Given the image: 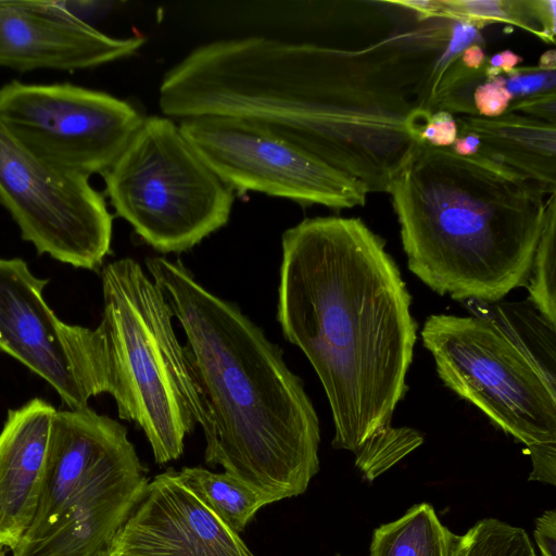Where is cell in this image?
Listing matches in <instances>:
<instances>
[{
    "label": "cell",
    "mask_w": 556,
    "mask_h": 556,
    "mask_svg": "<svg viewBox=\"0 0 556 556\" xmlns=\"http://www.w3.org/2000/svg\"><path fill=\"white\" fill-rule=\"evenodd\" d=\"M452 25L388 1L350 43L215 40L163 75L159 106L179 121L252 122L361 181L368 193L388 192L421 144L432 113L431 75Z\"/></svg>",
    "instance_id": "cell-1"
},
{
    "label": "cell",
    "mask_w": 556,
    "mask_h": 556,
    "mask_svg": "<svg viewBox=\"0 0 556 556\" xmlns=\"http://www.w3.org/2000/svg\"><path fill=\"white\" fill-rule=\"evenodd\" d=\"M281 248L277 320L321 382L332 447L352 452L372 481L422 443L392 426L417 339L412 296L384 240L359 218H305Z\"/></svg>",
    "instance_id": "cell-2"
},
{
    "label": "cell",
    "mask_w": 556,
    "mask_h": 556,
    "mask_svg": "<svg viewBox=\"0 0 556 556\" xmlns=\"http://www.w3.org/2000/svg\"><path fill=\"white\" fill-rule=\"evenodd\" d=\"M146 266L185 331L213 422L204 459L276 502L303 494L319 470L320 428L282 350L238 306L162 256Z\"/></svg>",
    "instance_id": "cell-3"
},
{
    "label": "cell",
    "mask_w": 556,
    "mask_h": 556,
    "mask_svg": "<svg viewBox=\"0 0 556 556\" xmlns=\"http://www.w3.org/2000/svg\"><path fill=\"white\" fill-rule=\"evenodd\" d=\"M388 192L407 266L432 291L491 304L527 286L546 211L540 186L421 143Z\"/></svg>",
    "instance_id": "cell-4"
},
{
    "label": "cell",
    "mask_w": 556,
    "mask_h": 556,
    "mask_svg": "<svg viewBox=\"0 0 556 556\" xmlns=\"http://www.w3.org/2000/svg\"><path fill=\"white\" fill-rule=\"evenodd\" d=\"M101 281L103 313L97 330L118 416L142 429L156 464L178 459L194 426L207 443L213 422L173 328V313L155 282L130 257L106 264Z\"/></svg>",
    "instance_id": "cell-5"
},
{
    "label": "cell",
    "mask_w": 556,
    "mask_h": 556,
    "mask_svg": "<svg viewBox=\"0 0 556 556\" xmlns=\"http://www.w3.org/2000/svg\"><path fill=\"white\" fill-rule=\"evenodd\" d=\"M421 339L443 383L525 444L529 481L555 485V383L486 317L430 315Z\"/></svg>",
    "instance_id": "cell-6"
},
{
    "label": "cell",
    "mask_w": 556,
    "mask_h": 556,
    "mask_svg": "<svg viewBox=\"0 0 556 556\" xmlns=\"http://www.w3.org/2000/svg\"><path fill=\"white\" fill-rule=\"evenodd\" d=\"M115 213L154 250H190L227 224L233 191L206 165L172 118L144 117L102 174Z\"/></svg>",
    "instance_id": "cell-7"
},
{
    "label": "cell",
    "mask_w": 556,
    "mask_h": 556,
    "mask_svg": "<svg viewBox=\"0 0 556 556\" xmlns=\"http://www.w3.org/2000/svg\"><path fill=\"white\" fill-rule=\"evenodd\" d=\"M0 204L39 255L96 270L111 252L113 216L89 178L45 162L1 121Z\"/></svg>",
    "instance_id": "cell-8"
},
{
    "label": "cell",
    "mask_w": 556,
    "mask_h": 556,
    "mask_svg": "<svg viewBox=\"0 0 556 556\" xmlns=\"http://www.w3.org/2000/svg\"><path fill=\"white\" fill-rule=\"evenodd\" d=\"M143 118L127 101L68 83L0 88L8 130L45 162L88 178L115 163Z\"/></svg>",
    "instance_id": "cell-9"
},
{
    "label": "cell",
    "mask_w": 556,
    "mask_h": 556,
    "mask_svg": "<svg viewBox=\"0 0 556 556\" xmlns=\"http://www.w3.org/2000/svg\"><path fill=\"white\" fill-rule=\"evenodd\" d=\"M179 129L206 165L232 190L255 191L334 210L364 205L366 187L291 142L249 121L204 116Z\"/></svg>",
    "instance_id": "cell-10"
},
{
    "label": "cell",
    "mask_w": 556,
    "mask_h": 556,
    "mask_svg": "<svg viewBox=\"0 0 556 556\" xmlns=\"http://www.w3.org/2000/svg\"><path fill=\"white\" fill-rule=\"evenodd\" d=\"M49 279L18 257H0V350L45 379L70 409L109 393L110 382L97 329L61 320L47 304Z\"/></svg>",
    "instance_id": "cell-11"
},
{
    "label": "cell",
    "mask_w": 556,
    "mask_h": 556,
    "mask_svg": "<svg viewBox=\"0 0 556 556\" xmlns=\"http://www.w3.org/2000/svg\"><path fill=\"white\" fill-rule=\"evenodd\" d=\"M147 475L121 422L89 406L56 409L40 502L20 542L50 535L78 505L146 488Z\"/></svg>",
    "instance_id": "cell-12"
},
{
    "label": "cell",
    "mask_w": 556,
    "mask_h": 556,
    "mask_svg": "<svg viewBox=\"0 0 556 556\" xmlns=\"http://www.w3.org/2000/svg\"><path fill=\"white\" fill-rule=\"evenodd\" d=\"M105 556H254L168 468L148 482Z\"/></svg>",
    "instance_id": "cell-13"
},
{
    "label": "cell",
    "mask_w": 556,
    "mask_h": 556,
    "mask_svg": "<svg viewBox=\"0 0 556 556\" xmlns=\"http://www.w3.org/2000/svg\"><path fill=\"white\" fill-rule=\"evenodd\" d=\"M143 38L111 37L61 1H0V66L74 72L127 58Z\"/></svg>",
    "instance_id": "cell-14"
},
{
    "label": "cell",
    "mask_w": 556,
    "mask_h": 556,
    "mask_svg": "<svg viewBox=\"0 0 556 556\" xmlns=\"http://www.w3.org/2000/svg\"><path fill=\"white\" fill-rule=\"evenodd\" d=\"M55 412L35 397L10 409L0 431V540L11 551L38 509Z\"/></svg>",
    "instance_id": "cell-15"
},
{
    "label": "cell",
    "mask_w": 556,
    "mask_h": 556,
    "mask_svg": "<svg viewBox=\"0 0 556 556\" xmlns=\"http://www.w3.org/2000/svg\"><path fill=\"white\" fill-rule=\"evenodd\" d=\"M457 130L473 134L479 142L473 159L502 166L545 193L556 192V127L522 114L497 117L455 116Z\"/></svg>",
    "instance_id": "cell-16"
},
{
    "label": "cell",
    "mask_w": 556,
    "mask_h": 556,
    "mask_svg": "<svg viewBox=\"0 0 556 556\" xmlns=\"http://www.w3.org/2000/svg\"><path fill=\"white\" fill-rule=\"evenodd\" d=\"M143 492L123 491L78 505L50 535L20 542L11 556H105Z\"/></svg>",
    "instance_id": "cell-17"
},
{
    "label": "cell",
    "mask_w": 556,
    "mask_h": 556,
    "mask_svg": "<svg viewBox=\"0 0 556 556\" xmlns=\"http://www.w3.org/2000/svg\"><path fill=\"white\" fill-rule=\"evenodd\" d=\"M456 536L429 503H420L374 530L369 556H452Z\"/></svg>",
    "instance_id": "cell-18"
},
{
    "label": "cell",
    "mask_w": 556,
    "mask_h": 556,
    "mask_svg": "<svg viewBox=\"0 0 556 556\" xmlns=\"http://www.w3.org/2000/svg\"><path fill=\"white\" fill-rule=\"evenodd\" d=\"M184 482L232 531L243 532L255 514L276 501L227 472L202 467H182Z\"/></svg>",
    "instance_id": "cell-19"
},
{
    "label": "cell",
    "mask_w": 556,
    "mask_h": 556,
    "mask_svg": "<svg viewBox=\"0 0 556 556\" xmlns=\"http://www.w3.org/2000/svg\"><path fill=\"white\" fill-rule=\"evenodd\" d=\"M452 556H538L527 532L495 518L477 521L457 535Z\"/></svg>",
    "instance_id": "cell-20"
},
{
    "label": "cell",
    "mask_w": 556,
    "mask_h": 556,
    "mask_svg": "<svg viewBox=\"0 0 556 556\" xmlns=\"http://www.w3.org/2000/svg\"><path fill=\"white\" fill-rule=\"evenodd\" d=\"M555 229L556 192H553L546 201L544 224L533 255L527 287L533 307L554 326L556 325Z\"/></svg>",
    "instance_id": "cell-21"
},
{
    "label": "cell",
    "mask_w": 556,
    "mask_h": 556,
    "mask_svg": "<svg viewBox=\"0 0 556 556\" xmlns=\"http://www.w3.org/2000/svg\"><path fill=\"white\" fill-rule=\"evenodd\" d=\"M438 18L462 22L479 30L504 22L539 36L529 0H439Z\"/></svg>",
    "instance_id": "cell-22"
},
{
    "label": "cell",
    "mask_w": 556,
    "mask_h": 556,
    "mask_svg": "<svg viewBox=\"0 0 556 556\" xmlns=\"http://www.w3.org/2000/svg\"><path fill=\"white\" fill-rule=\"evenodd\" d=\"M485 80V65L480 70H470L458 58L440 78L428 111H446L454 116L478 115L473 103V91Z\"/></svg>",
    "instance_id": "cell-23"
},
{
    "label": "cell",
    "mask_w": 556,
    "mask_h": 556,
    "mask_svg": "<svg viewBox=\"0 0 556 556\" xmlns=\"http://www.w3.org/2000/svg\"><path fill=\"white\" fill-rule=\"evenodd\" d=\"M556 71L535 66H517L506 77V88L513 100L555 91Z\"/></svg>",
    "instance_id": "cell-24"
},
{
    "label": "cell",
    "mask_w": 556,
    "mask_h": 556,
    "mask_svg": "<svg viewBox=\"0 0 556 556\" xmlns=\"http://www.w3.org/2000/svg\"><path fill=\"white\" fill-rule=\"evenodd\" d=\"M513 97L506 88V77L498 75L477 86L473 103L479 116L497 117L506 113Z\"/></svg>",
    "instance_id": "cell-25"
},
{
    "label": "cell",
    "mask_w": 556,
    "mask_h": 556,
    "mask_svg": "<svg viewBox=\"0 0 556 556\" xmlns=\"http://www.w3.org/2000/svg\"><path fill=\"white\" fill-rule=\"evenodd\" d=\"M457 137L455 116L446 111L430 114L420 131V143L434 148H450Z\"/></svg>",
    "instance_id": "cell-26"
},
{
    "label": "cell",
    "mask_w": 556,
    "mask_h": 556,
    "mask_svg": "<svg viewBox=\"0 0 556 556\" xmlns=\"http://www.w3.org/2000/svg\"><path fill=\"white\" fill-rule=\"evenodd\" d=\"M506 112L522 114L555 125L556 92H545L513 100Z\"/></svg>",
    "instance_id": "cell-27"
},
{
    "label": "cell",
    "mask_w": 556,
    "mask_h": 556,
    "mask_svg": "<svg viewBox=\"0 0 556 556\" xmlns=\"http://www.w3.org/2000/svg\"><path fill=\"white\" fill-rule=\"evenodd\" d=\"M533 20L539 29V38L547 43L555 42L556 15L555 0H530Z\"/></svg>",
    "instance_id": "cell-28"
},
{
    "label": "cell",
    "mask_w": 556,
    "mask_h": 556,
    "mask_svg": "<svg viewBox=\"0 0 556 556\" xmlns=\"http://www.w3.org/2000/svg\"><path fill=\"white\" fill-rule=\"evenodd\" d=\"M534 523L533 536L541 556H556V510L544 511Z\"/></svg>",
    "instance_id": "cell-29"
},
{
    "label": "cell",
    "mask_w": 556,
    "mask_h": 556,
    "mask_svg": "<svg viewBox=\"0 0 556 556\" xmlns=\"http://www.w3.org/2000/svg\"><path fill=\"white\" fill-rule=\"evenodd\" d=\"M521 61L522 58L511 50H504L488 58V64L501 75H508Z\"/></svg>",
    "instance_id": "cell-30"
},
{
    "label": "cell",
    "mask_w": 556,
    "mask_h": 556,
    "mask_svg": "<svg viewBox=\"0 0 556 556\" xmlns=\"http://www.w3.org/2000/svg\"><path fill=\"white\" fill-rule=\"evenodd\" d=\"M488 55L479 43L468 46L460 54L462 63L470 70H480L488 62Z\"/></svg>",
    "instance_id": "cell-31"
},
{
    "label": "cell",
    "mask_w": 556,
    "mask_h": 556,
    "mask_svg": "<svg viewBox=\"0 0 556 556\" xmlns=\"http://www.w3.org/2000/svg\"><path fill=\"white\" fill-rule=\"evenodd\" d=\"M536 66L547 72L556 71V51L554 49L545 51L540 56Z\"/></svg>",
    "instance_id": "cell-32"
},
{
    "label": "cell",
    "mask_w": 556,
    "mask_h": 556,
    "mask_svg": "<svg viewBox=\"0 0 556 556\" xmlns=\"http://www.w3.org/2000/svg\"><path fill=\"white\" fill-rule=\"evenodd\" d=\"M3 548H5L3 542L0 540V551H2Z\"/></svg>",
    "instance_id": "cell-33"
},
{
    "label": "cell",
    "mask_w": 556,
    "mask_h": 556,
    "mask_svg": "<svg viewBox=\"0 0 556 556\" xmlns=\"http://www.w3.org/2000/svg\"><path fill=\"white\" fill-rule=\"evenodd\" d=\"M0 556H5V552L3 549L0 551Z\"/></svg>",
    "instance_id": "cell-34"
}]
</instances>
